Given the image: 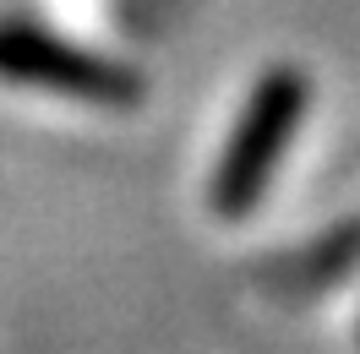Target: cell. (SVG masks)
<instances>
[{
	"instance_id": "2",
	"label": "cell",
	"mask_w": 360,
	"mask_h": 354,
	"mask_svg": "<svg viewBox=\"0 0 360 354\" xmlns=\"http://www.w3.org/2000/svg\"><path fill=\"white\" fill-rule=\"evenodd\" d=\"M0 77L44 93H66V98H88V104H136L142 98V82H136L131 66L104 60L93 49L27 22L0 27Z\"/></svg>"
},
{
	"instance_id": "1",
	"label": "cell",
	"mask_w": 360,
	"mask_h": 354,
	"mask_svg": "<svg viewBox=\"0 0 360 354\" xmlns=\"http://www.w3.org/2000/svg\"><path fill=\"white\" fill-rule=\"evenodd\" d=\"M300 114H306V77L295 66H273L246 98V114L224 142L219 175H213V213L219 218L251 213V202L262 197L268 175L278 169V158L290 148Z\"/></svg>"
}]
</instances>
